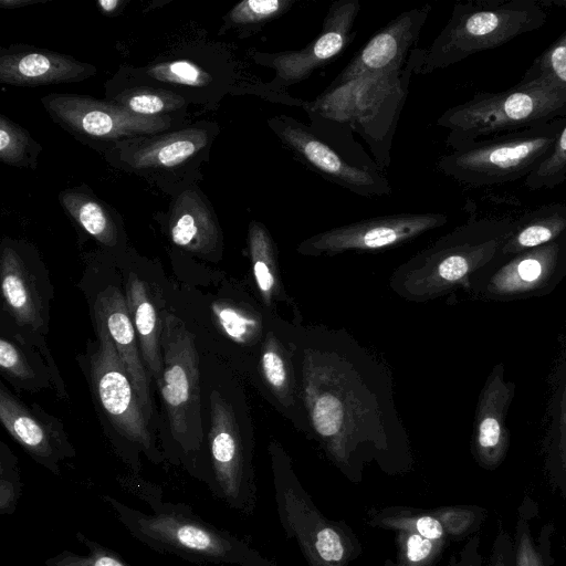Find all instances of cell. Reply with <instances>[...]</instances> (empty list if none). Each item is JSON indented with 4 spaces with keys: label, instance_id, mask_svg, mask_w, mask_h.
<instances>
[{
    "label": "cell",
    "instance_id": "4316f807",
    "mask_svg": "<svg viewBox=\"0 0 566 566\" xmlns=\"http://www.w3.org/2000/svg\"><path fill=\"white\" fill-rule=\"evenodd\" d=\"M1 290L14 319L34 329L42 323V303L31 273L11 247H3L0 260Z\"/></svg>",
    "mask_w": 566,
    "mask_h": 566
},
{
    "label": "cell",
    "instance_id": "f6af8a7d",
    "mask_svg": "<svg viewBox=\"0 0 566 566\" xmlns=\"http://www.w3.org/2000/svg\"><path fill=\"white\" fill-rule=\"evenodd\" d=\"M450 566H482L479 536L474 535L468 539Z\"/></svg>",
    "mask_w": 566,
    "mask_h": 566
},
{
    "label": "cell",
    "instance_id": "681fc988",
    "mask_svg": "<svg viewBox=\"0 0 566 566\" xmlns=\"http://www.w3.org/2000/svg\"><path fill=\"white\" fill-rule=\"evenodd\" d=\"M542 6H555L566 11V0L541 1Z\"/></svg>",
    "mask_w": 566,
    "mask_h": 566
},
{
    "label": "cell",
    "instance_id": "2e32d148",
    "mask_svg": "<svg viewBox=\"0 0 566 566\" xmlns=\"http://www.w3.org/2000/svg\"><path fill=\"white\" fill-rule=\"evenodd\" d=\"M96 323L99 346L91 359V375L99 403L124 439L149 459L157 460L148 420L132 379L105 325L98 318Z\"/></svg>",
    "mask_w": 566,
    "mask_h": 566
},
{
    "label": "cell",
    "instance_id": "30bf717a",
    "mask_svg": "<svg viewBox=\"0 0 566 566\" xmlns=\"http://www.w3.org/2000/svg\"><path fill=\"white\" fill-rule=\"evenodd\" d=\"M164 369L160 381L170 433L185 455L201 450L202 423L199 357L193 334L181 319L166 314L161 321Z\"/></svg>",
    "mask_w": 566,
    "mask_h": 566
},
{
    "label": "cell",
    "instance_id": "ffe728a7",
    "mask_svg": "<svg viewBox=\"0 0 566 566\" xmlns=\"http://www.w3.org/2000/svg\"><path fill=\"white\" fill-rule=\"evenodd\" d=\"M514 395L515 384L506 379L504 365L495 364L480 391L473 421L471 451L483 469H496L507 454L506 417Z\"/></svg>",
    "mask_w": 566,
    "mask_h": 566
},
{
    "label": "cell",
    "instance_id": "d4e9b609",
    "mask_svg": "<svg viewBox=\"0 0 566 566\" xmlns=\"http://www.w3.org/2000/svg\"><path fill=\"white\" fill-rule=\"evenodd\" d=\"M0 420L7 431L40 464L60 475V462L74 451L61 436L51 432L4 388L0 390Z\"/></svg>",
    "mask_w": 566,
    "mask_h": 566
},
{
    "label": "cell",
    "instance_id": "9c48e42d",
    "mask_svg": "<svg viewBox=\"0 0 566 566\" xmlns=\"http://www.w3.org/2000/svg\"><path fill=\"white\" fill-rule=\"evenodd\" d=\"M359 12V0H336L329 6L318 35L304 48L271 53L254 52L252 60L258 65L273 70L274 76L270 82L245 85L242 93L303 108L306 101L293 97L286 90L307 80L353 42L356 35L354 25Z\"/></svg>",
    "mask_w": 566,
    "mask_h": 566
},
{
    "label": "cell",
    "instance_id": "5b68a950",
    "mask_svg": "<svg viewBox=\"0 0 566 566\" xmlns=\"http://www.w3.org/2000/svg\"><path fill=\"white\" fill-rule=\"evenodd\" d=\"M566 117V87L546 76L522 77L504 91L475 93L437 119L457 150L476 140L543 125Z\"/></svg>",
    "mask_w": 566,
    "mask_h": 566
},
{
    "label": "cell",
    "instance_id": "7402d4cb",
    "mask_svg": "<svg viewBox=\"0 0 566 566\" xmlns=\"http://www.w3.org/2000/svg\"><path fill=\"white\" fill-rule=\"evenodd\" d=\"M171 241L189 252L212 256L222 249V231L211 203L195 186L174 198L168 213Z\"/></svg>",
    "mask_w": 566,
    "mask_h": 566
},
{
    "label": "cell",
    "instance_id": "d6986e66",
    "mask_svg": "<svg viewBox=\"0 0 566 566\" xmlns=\"http://www.w3.org/2000/svg\"><path fill=\"white\" fill-rule=\"evenodd\" d=\"M484 517L485 511L475 505L434 509L389 505L369 509L365 523L375 528L413 532L429 539L449 543L476 531Z\"/></svg>",
    "mask_w": 566,
    "mask_h": 566
},
{
    "label": "cell",
    "instance_id": "ba28073f",
    "mask_svg": "<svg viewBox=\"0 0 566 566\" xmlns=\"http://www.w3.org/2000/svg\"><path fill=\"white\" fill-rule=\"evenodd\" d=\"M565 125L566 117L476 140L439 157L437 169L470 187L526 178L548 157Z\"/></svg>",
    "mask_w": 566,
    "mask_h": 566
},
{
    "label": "cell",
    "instance_id": "8992f818",
    "mask_svg": "<svg viewBox=\"0 0 566 566\" xmlns=\"http://www.w3.org/2000/svg\"><path fill=\"white\" fill-rule=\"evenodd\" d=\"M547 13L535 0H471L452 13L428 48H415V74H428L541 29Z\"/></svg>",
    "mask_w": 566,
    "mask_h": 566
},
{
    "label": "cell",
    "instance_id": "e575fe53",
    "mask_svg": "<svg viewBox=\"0 0 566 566\" xmlns=\"http://www.w3.org/2000/svg\"><path fill=\"white\" fill-rule=\"evenodd\" d=\"M447 545L413 532H396V556L387 559L385 566H434Z\"/></svg>",
    "mask_w": 566,
    "mask_h": 566
},
{
    "label": "cell",
    "instance_id": "4fadbf2b",
    "mask_svg": "<svg viewBox=\"0 0 566 566\" xmlns=\"http://www.w3.org/2000/svg\"><path fill=\"white\" fill-rule=\"evenodd\" d=\"M218 132L216 123H198L170 133L122 140L108 149V159L161 186V180L179 177L203 161Z\"/></svg>",
    "mask_w": 566,
    "mask_h": 566
},
{
    "label": "cell",
    "instance_id": "3957f363",
    "mask_svg": "<svg viewBox=\"0 0 566 566\" xmlns=\"http://www.w3.org/2000/svg\"><path fill=\"white\" fill-rule=\"evenodd\" d=\"M511 217H472L396 269L391 287L422 302L463 287L502 255L514 226Z\"/></svg>",
    "mask_w": 566,
    "mask_h": 566
},
{
    "label": "cell",
    "instance_id": "4dcf8cb0",
    "mask_svg": "<svg viewBox=\"0 0 566 566\" xmlns=\"http://www.w3.org/2000/svg\"><path fill=\"white\" fill-rule=\"evenodd\" d=\"M546 454L548 465L566 476V347L554 374L547 408Z\"/></svg>",
    "mask_w": 566,
    "mask_h": 566
},
{
    "label": "cell",
    "instance_id": "603a6c76",
    "mask_svg": "<svg viewBox=\"0 0 566 566\" xmlns=\"http://www.w3.org/2000/svg\"><path fill=\"white\" fill-rule=\"evenodd\" d=\"M94 308L95 317L103 322L114 342L132 379L144 413L149 420L153 411L150 377L137 346V334L126 298L117 289L108 287L98 294Z\"/></svg>",
    "mask_w": 566,
    "mask_h": 566
},
{
    "label": "cell",
    "instance_id": "8d00e7d4",
    "mask_svg": "<svg viewBox=\"0 0 566 566\" xmlns=\"http://www.w3.org/2000/svg\"><path fill=\"white\" fill-rule=\"evenodd\" d=\"M40 146L30 134L7 118L0 116V159L2 163L15 166H29L35 160Z\"/></svg>",
    "mask_w": 566,
    "mask_h": 566
},
{
    "label": "cell",
    "instance_id": "f546056e",
    "mask_svg": "<svg viewBox=\"0 0 566 566\" xmlns=\"http://www.w3.org/2000/svg\"><path fill=\"white\" fill-rule=\"evenodd\" d=\"M64 210L94 239L106 247L118 241V229L108 207L92 193L80 188L67 189L60 193Z\"/></svg>",
    "mask_w": 566,
    "mask_h": 566
},
{
    "label": "cell",
    "instance_id": "484cf974",
    "mask_svg": "<svg viewBox=\"0 0 566 566\" xmlns=\"http://www.w3.org/2000/svg\"><path fill=\"white\" fill-rule=\"evenodd\" d=\"M126 303L139 340V349L149 377L160 381L164 361L161 322L158 319L147 285L130 273L126 285Z\"/></svg>",
    "mask_w": 566,
    "mask_h": 566
},
{
    "label": "cell",
    "instance_id": "44dd1931",
    "mask_svg": "<svg viewBox=\"0 0 566 566\" xmlns=\"http://www.w3.org/2000/svg\"><path fill=\"white\" fill-rule=\"evenodd\" d=\"M259 371L275 408L297 428L307 430L284 322L276 315H271L270 321V313L260 347Z\"/></svg>",
    "mask_w": 566,
    "mask_h": 566
},
{
    "label": "cell",
    "instance_id": "7c38bea8",
    "mask_svg": "<svg viewBox=\"0 0 566 566\" xmlns=\"http://www.w3.org/2000/svg\"><path fill=\"white\" fill-rule=\"evenodd\" d=\"M566 276V237L500 256L465 286L475 298L511 302L553 292Z\"/></svg>",
    "mask_w": 566,
    "mask_h": 566
},
{
    "label": "cell",
    "instance_id": "d6a6232c",
    "mask_svg": "<svg viewBox=\"0 0 566 566\" xmlns=\"http://www.w3.org/2000/svg\"><path fill=\"white\" fill-rule=\"evenodd\" d=\"M113 101L132 113L148 117H172L171 114L187 107V102L181 95L151 86L124 90Z\"/></svg>",
    "mask_w": 566,
    "mask_h": 566
},
{
    "label": "cell",
    "instance_id": "e0dca14e",
    "mask_svg": "<svg viewBox=\"0 0 566 566\" xmlns=\"http://www.w3.org/2000/svg\"><path fill=\"white\" fill-rule=\"evenodd\" d=\"M439 212H402L373 217L327 229L301 241L296 251L305 256L376 251L401 244L444 226Z\"/></svg>",
    "mask_w": 566,
    "mask_h": 566
},
{
    "label": "cell",
    "instance_id": "cb8c5ba5",
    "mask_svg": "<svg viewBox=\"0 0 566 566\" xmlns=\"http://www.w3.org/2000/svg\"><path fill=\"white\" fill-rule=\"evenodd\" d=\"M95 73L93 65L48 50L25 49L0 56V81L13 86L77 82Z\"/></svg>",
    "mask_w": 566,
    "mask_h": 566
},
{
    "label": "cell",
    "instance_id": "83f0119b",
    "mask_svg": "<svg viewBox=\"0 0 566 566\" xmlns=\"http://www.w3.org/2000/svg\"><path fill=\"white\" fill-rule=\"evenodd\" d=\"M248 245L253 279L266 308H274L279 302H289L279 269L277 248L268 230L260 221L252 220L248 228Z\"/></svg>",
    "mask_w": 566,
    "mask_h": 566
},
{
    "label": "cell",
    "instance_id": "7a4b0ae2",
    "mask_svg": "<svg viewBox=\"0 0 566 566\" xmlns=\"http://www.w3.org/2000/svg\"><path fill=\"white\" fill-rule=\"evenodd\" d=\"M122 484L144 501L151 513L102 494L119 524L153 551L200 566H242L256 551L245 541L200 517L187 503L166 502L158 485L140 479Z\"/></svg>",
    "mask_w": 566,
    "mask_h": 566
},
{
    "label": "cell",
    "instance_id": "6da1fadb",
    "mask_svg": "<svg viewBox=\"0 0 566 566\" xmlns=\"http://www.w3.org/2000/svg\"><path fill=\"white\" fill-rule=\"evenodd\" d=\"M285 326V323H284ZM307 431L352 482L375 463L407 472L412 455L385 369L339 332L285 327Z\"/></svg>",
    "mask_w": 566,
    "mask_h": 566
},
{
    "label": "cell",
    "instance_id": "bcb514c9",
    "mask_svg": "<svg viewBox=\"0 0 566 566\" xmlns=\"http://www.w3.org/2000/svg\"><path fill=\"white\" fill-rule=\"evenodd\" d=\"M123 4L120 0H99L97 1L98 9L105 14H114Z\"/></svg>",
    "mask_w": 566,
    "mask_h": 566
},
{
    "label": "cell",
    "instance_id": "5bb4252c",
    "mask_svg": "<svg viewBox=\"0 0 566 566\" xmlns=\"http://www.w3.org/2000/svg\"><path fill=\"white\" fill-rule=\"evenodd\" d=\"M50 116L74 136L113 145L137 137L154 136L170 129V116H142L114 101L105 102L91 96L53 93L42 97Z\"/></svg>",
    "mask_w": 566,
    "mask_h": 566
},
{
    "label": "cell",
    "instance_id": "7bdbcfd3",
    "mask_svg": "<svg viewBox=\"0 0 566 566\" xmlns=\"http://www.w3.org/2000/svg\"><path fill=\"white\" fill-rule=\"evenodd\" d=\"M0 367L18 380H29L34 376L21 350L6 338L0 339Z\"/></svg>",
    "mask_w": 566,
    "mask_h": 566
},
{
    "label": "cell",
    "instance_id": "9a60e30c",
    "mask_svg": "<svg viewBox=\"0 0 566 566\" xmlns=\"http://www.w3.org/2000/svg\"><path fill=\"white\" fill-rule=\"evenodd\" d=\"M268 126L295 160L355 195L389 196L392 187L382 170L355 165L310 125L285 114L268 119Z\"/></svg>",
    "mask_w": 566,
    "mask_h": 566
},
{
    "label": "cell",
    "instance_id": "1f68e13d",
    "mask_svg": "<svg viewBox=\"0 0 566 566\" xmlns=\"http://www.w3.org/2000/svg\"><path fill=\"white\" fill-rule=\"evenodd\" d=\"M298 0H243L223 18L221 32L234 31L247 38L287 13Z\"/></svg>",
    "mask_w": 566,
    "mask_h": 566
},
{
    "label": "cell",
    "instance_id": "60d3db41",
    "mask_svg": "<svg viewBox=\"0 0 566 566\" xmlns=\"http://www.w3.org/2000/svg\"><path fill=\"white\" fill-rule=\"evenodd\" d=\"M22 494L18 461L3 446L0 459V514L12 515Z\"/></svg>",
    "mask_w": 566,
    "mask_h": 566
},
{
    "label": "cell",
    "instance_id": "74e56055",
    "mask_svg": "<svg viewBox=\"0 0 566 566\" xmlns=\"http://www.w3.org/2000/svg\"><path fill=\"white\" fill-rule=\"evenodd\" d=\"M144 73L155 82L190 87L201 88L212 83V76L209 72L188 60L156 63L146 67Z\"/></svg>",
    "mask_w": 566,
    "mask_h": 566
},
{
    "label": "cell",
    "instance_id": "ac0fdd59",
    "mask_svg": "<svg viewBox=\"0 0 566 566\" xmlns=\"http://www.w3.org/2000/svg\"><path fill=\"white\" fill-rule=\"evenodd\" d=\"M430 11L431 6L424 3L398 14L373 34L333 82L339 83L361 74L381 73L403 67L411 51L417 48Z\"/></svg>",
    "mask_w": 566,
    "mask_h": 566
},
{
    "label": "cell",
    "instance_id": "836d02e7",
    "mask_svg": "<svg viewBox=\"0 0 566 566\" xmlns=\"http://www.w3.org/2000/svg\"><path fill=\"white\" fill-rule=\"evenodd\" d=\"M211 308L220 328L233 342L253 345L261 339L262 315L253 308L228 301L214 302Z\"/></svg>",
    "mask_w": 566,
    "mask_h": 566
},
{
    "label": "cell",
    "instance_id": "7dc6e473",
    "mask_svg": "<svg viewBox=\"0 0 566 566\" xmlns=\"http://www.w3.org/2000/svg\"><path fill=\"white\" fill-rule=\"evenodd\" d=\"M242 566H277L263 557L258 551Z\"/></svg>",
    "mask_w": 566,
    "mask_h": 566
},
{
    "label": "cell",
    "instance_id": "c3c4849f",
    "mask_svg": "<svg viewBox=\"0 0 566 566\" xmlns=\"http://www.w3.org/2000/svg\"><path fill=\"white\" fill-rule=\"evenodd\" d=\"M33 2H36V1H30V0H1L0 1V6L4 9H8V8H19V7H23V6H27V4H30V3H33Z\"/></svg>",
    "mask_w": 566,
    "mask_h": 566
},
{
    "label": "cell",
    "instance_id": "277c9868",
    "mask_svg": "<svg viewBox=\"0 0 566 566\" xmlns=\"http://www.w3.org/2000/svg\"><path fill=\"white\" fill-rule=\"evenodd\" d=\"M415 67L412 50L403 67L332 82L316 98L306 101L303 109L311 123H329L358 134L385 170Z\"/></svg>",
    "mask_w": 566,
    "mask_h": 566
},
{
    "label": "cell",
    "instance_id": "f1b7e54d",
    "mask_svg": "<svg viewBox=\"0 0 566 566\" xmlns=\"http://www.w3.org/2000/svg\"><path fill=\"white\" fill-rule=\"evenodd\" d=\"M566 237V205L553 202L528 211L515 220L502 255L514 254Z\"/></svg>",
    "mask_w": 566,
    "mask_h": 566
},
{
    "label": "cell",
    "instance_id": "52a82bcc",
    "mask_svg": "<svg viewBox=\"0 0 566 566\" xmlns=\"http://www.w3.org/2000/svg\"><path fill=\"white\" fill-rule=\"evenodd\" d=\"M274 500L285 535L298 545L308 566H348L363 553L353 528L326 517L300 482L280 443L269 446Z\"/></svg>",
    "mask_w": 566,
    "mask_h": 566
},
{
    "label": "cell",
    "instance_id": "b9f144b4",
    "mask_svg": "<svg viewBox=\"0 0 566 566\" xmlns=\"http://www.w3.org/2000/svg\"><path fill=\"white\" fill-rule=\"evenodd\" d=\"M514 566H547L545 557L535 545L530 527L522 516L516 523Z\"/></svg>",
    "mask_w": 566,
    "mask_h": 566
},
{
    "label": "cell",
    "instance_id": "d590c367",
    "mask_svg": "<svg viewBox=\"0 0 566 566\" xmlns=\"http://www.w3.org/2000/svg\"><path fill=\"white\" fill-rule=\"evenodd\" d=\"M78 543L87 548L86 554L62 551L44 562L45 566H134L114 549L87 537L82 532L75 533Z\"/></svg>",
    "mask_w": 566,
    "mask_h": 566
},
{
    "label": "cell",
    "instance_id": "8fae6325",
    "mask_svg": "<svg viewBox=\"0 0 566 566\" xmlns=\"http://www.w3.org/2000/svg\"><path fill=\"white\" fill-rule=\"evenodd\" d=\"M210 407L209 490L228 507L251 515L258 500L252 441L244 437L232 405L218 391L211 394Z\"/></svg>",
    "mask_w": 566,
    "mask_h": 566
},
{
    "label": "cell",
    "instance_id": "f35d334b",
    "mask_svg": "<svg viewBox=\"0 0 566 566\" xmlns=\"http://www.w3.org/2000/svg\"><path fill=\"white\" fill-rule=\"evenodd\" d=\"M566 180V125L560 130L548 157L525 178L531 190L553 189Z\"/></svg>",
    "mask_w": 566,
    "mask_h": 566
},
{
    "label": "cell",
    "instance_id": "ab89813d",
    "mask_svg": "<svg viewBox=\"0 0 566 566\" xmlns=\"http://www.w3.org/2000/svg\"><path fill=\"white\" fill-rule=\"evenodd\" d=\"M523 76H546L566 87V31L535 59Z\"/></svg>",
    "mask_w": 566,
    "mask_h": 566
},
{
    "label": "cell",
    "instance_id": "ee69618b",
    "mask_svg": "<svg viewBox=\"0 0 566 566\" xmlns=\"http://www.w3.org/2000/svg\"><path fill=\"white\" fill-rule=\"evenodd\" d=\"M489 566H514V544L503 530L494 538Z\"/></svg>",
    "mask_w": 566,
    "mask_h": 566
}]
</instances>
